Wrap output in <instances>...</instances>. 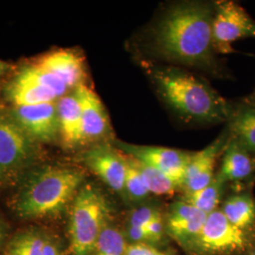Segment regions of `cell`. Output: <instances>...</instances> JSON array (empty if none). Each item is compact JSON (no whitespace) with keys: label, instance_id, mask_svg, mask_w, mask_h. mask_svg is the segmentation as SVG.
<instances>
[{"label":"cell","instance_id":"cell-28","mask_svg":"<svg viewBox=\"0 0 255 255\" xmlns=\"http://www.w3.org/2000/svg\"><path fill=\"white\" fill-rule=\"evenodd\" d=\"M164 225L163 217H159L154 219L146 226V232L151 239V243H160L164 238Z\"/></svg>","mask_w":255,"mask_h":255},{"label":"cell","instance_id":"cell-17","mask_svg":"<svg viewBox=\"0 0 255 255\" xmlns=\"http://www.w3.org/2000/svg\"><path fill=\"white\" fill-rule=\"evenodd\" d=\"M228 129L232 138L255 154V106L244 102V104L233 109L228 120Z\"/></svg>","mask_w":255,"mask_h":255},{"label":"cell","instance_id":"cell-12","mask_svg":"<svg viewBox=\"0 0 255 255\" xmlns=\"http://www.w3.org/2000/svg\"><path fill=\"white\" fill-rule=\"evenodd\" d=\"M208 215L184 201L172 203L166 215L165 229L182 247L192 245L200 236Z\"/></svg>","mask_w":255,"mask_h":255},{"label":"cell","instance_id":"cell-7","mask_svg":"<svg viewBox=\"0 0 255 255\" xmlns=\"http://www.w3.org/2000/svg\"><path fill=\"white\" fill-rule=\"evenodd\" d=\"M250 244L247 231L232 224L221 210L208 215L200 236L191 249L202 255H227L246 250Z\"/></svg>","mask_w":255,"mask_h":255},{"label":"cell","instance_id":"cell-14","mask_svg":"<svg viewBox=\"0 0 255 255\" xmlns=\"http://www.w3.org/2000/svg\"><path fill=\"white\" fill-rule=\"evenodd\" d=\"M35 64L61 79L70 91L84 84L86 72L83 58L74 50H55L41 57Z\"/></svg>","mask_w":255,"mask_h":255},{"label":"cell","instance_id":"cell-24","mask_svg":"<svg viewBox=\"0 0 255 255\" xmlns=\"http://www.w3.org/2000/svg\"><path fill=\"white\" fill-rule=\"evenodd\" d=\"M127 247L125 237L118 229L106 226L99 237L92 255H126Z\"/></svg>","mask_w":255,"mask_h":255},{"label":"cell","instance_id":"cell-22","mask_svg":"<svg viewBox=\"0 0 255 255\" xmlns=\"http://www.w3.org/2000/svg\"><path fill=\"white\" fill-rule=\"evenodd\" d=\"M130 159L150 194H154L156 196H170L173 195L175 192L181 190L180 186L170 177L162 171L132 157H130Z\"/></svg>","mask_w":255,"mask_h":255},{"label":"cell","instance_id":"cell-10","mask_svg":"<svg viewBox=\"0 0 255 255\" xmlns=\"http://www.w3.org/2000/svg\"><path fill=\"white\" fill-rule=\"evenodd\" d=\"M10 116L38 143H52L60 135L56 102L12 106Z\"/></svg>","mask_w":255,"mask_h":255},{"label":"cell","instance_id":"cell-26","mask_svg":"<svg viewBox=\"0 0 255 255\" xmlns=\"http://www.w3.org/2000/svg\"><path fill=\"white\" fill-rule=\"evenodd\" d=\"M162 217L160 211L152 206H142L133 210L128 219V225L138 228L146 229L154 219Z\"/></svg>","mask_w":255,"mask_h":255},{"label":"cell","instance_id":"cell-20","mask_svg":"<svg viewBox=\"0 0 255 255\" xmlns=\"http://www.w3.org/2000/svg\"><path fill=\"white\" fill-rule=\"evenodd\" d=\"M226 183L227 182L221 178V176L217 173L206 187L189 195H184L182 201L201 210L206 215H210L218 210Z\"/></svg>","mask_w":255,"mask_h":255},{"label":"cell","instance_id":"cell-31","mask_svg":"<svg viewBox=\"0 0 255 255\" xmlns=\"http://www.w3.org/2000/svg\"><path fill=\"white\" fill-rule=\"evenodd\" d=\"M11 69H12L11 64L7 63V62H5V61L0 60V77L6 75V74L9 72Z\"/></svg>","mask_w":255,"mask_h":255},{"label":"cell","instance_id":"cell-30","mask_svg":"<svg viewBox=\"0 0 255 255\" xmlns=\"http://www.w3.org/2000/svg\"><path fill=\"white\" fill-rule=\"evenodd\" d=\"M43 255H64V254L56 239L49 236H46Z\"/></svg>","mask_w":255,"mask_h":255},{"label":"cell","instance_id":"cell-25","mask_svg":"<svg viewBox=\"0 0 255 255\" xmlns=\"http://www.w3.org/2000/svg\"><path fill=\"white\" fill-rule=\"evenodd\" d=\"M123 156L126 163L125 194L132 201H144L149 196L150 193L147 190L141 175L132 163L130 157L124 153Z\"/></svg>","mask_w":255,"mask_h":255},{"label":"cell","instance_id":"cell-6","mask_svg":"<svg viewBox=\"0 0 255 255\" xmlns=\"http://www.w3.org/2000/svg\"><path fill=\"white\" fill-rule=\"evenodd\" d=\"M212 35L216 53H234L235 42L255 38V20L237 2L220 1L215 4Z\"/></svg>","mask_w":255,"mask_h":255},{"label":"cell","instance_id":"cell-5","mask_svg":"<svg viewBox=\"0 0 255 255\" xmlns=\"http://www.w3.org/2000/svg\"><path fill=\"white\" fill-rule=\"evenodd\" d=\"M40 157L39 143L10 116L0 113V182H14Z\"/></svg>","mask_w":255,"mask_h":255},{"label":"cell","instance_id":"cell-15","mask_svg":"<svg viewBox=\"0 0 255 255\" xmlns=\"http://www.w3.org/2000/svg\"><path fill=\"white\" fill-rule=\"evenodd\" d=\"M252 154L231 136L223 151L218 173L226 182L243 183L251 181L255 173V157Z\"/></svg>","mask_w":255,"mask_h":255},{"label":"cell","instance_id":"cell-13","mask_svg":"<svg viewBox=\"0 0 255 255\" xmlns=\"http://www.w3.org/2000/svg\"><path fill=\"white\" fill-rule=\"evenodd\" d=\"M76 90L82 107L83 144L98 143L108 138L112 132L109 117L99 96L85 84Z\"/></svg>","mask_w":255,"mask_h":255},{"label":"cell","instance_id":"cell-35","mask_svg":"<svg viewBox=\"0 0 255 255\" xmlns=\"http://www.w3.org/2000/svg\"><path fill=\"white\" fill-rule=\"evenodd\" d=\"M254 157H255V153L254 154Z\"/></svg>","mask_w":255,"mask_h":255},{"label":"cell","instance_id":"cell-34","mask_svg":"<svg viewBox=\"0 0 255 255\" xmlns=\"http://www.w3.org/2000/svg\"><path fill=\"white\" fill-rule=\"evenodd\" d=\"M247 255H255V250H254L253 252H251L250 254H248Z\"/></svg>","mask_w":255,"mask_h":255},{"label":"cell","instance_id":"cell-27","mask_svg":"<svg viewBox=\"0 0 255 255\" xmlns=\"http://www.w3.org/2000/svg\"><path fill=\"white\" fill-rule=\"evenodd\" d=\"M126 255H170L146 243H131L128 245Z\"/></svg>","mask_w":255,"mask_h":255},{"label":"cell","instance_id":"cell-8","mask_svg":"<svg viewBox=\"0 0 255 255\" xmlns=\"http://www.w3.org/2000/svg\"><path fill=\"white\" fill-rule=\"evenodd\" d=\"M117 148L170 177L182 190L185 171L193 152L164 146H141L117 141Z\"/></svg>","mask_w":255,"mask_h":255},{"label":"cell","instance_id":"cell-16","mask_svg":"<svg viewBox=\"0 0 255 255\" xmlns=\"http://www.w3.org/2000/svg\"><path fill=\"white\" fill-rule=\"evenodd\" d=\"M60 136L64 146L74 147L83 144L82 107L77 90L57 102Z\"/></svg>","mask_w":255,"mask_h":255},{"label":"cell","instance_id":"cell-1","mask_svg":"<svg viewBox=\"0 0 255 255\" xmlns=\"http://www.w3.org/2000/svg\"><path fill=\"white\" fill-rule=\"evenodd\" d=\"M215 5L184 1L171 5L155 22L148 35L152 53L175 64L215 67L212 27Z\"/></svg>","mask_w":255,"mask_h":255},{"label":"cell","instance_id":"cell-18","mask_svg":"<svg viewBox=\"0 0 255 255\" xmlns=\"http://www.w3.org/2000/svg\"><path fill=\"white\" fill-rule=\"evenodd\" d=\"M220 210L237 228L247 231L255 224V199L249 193L231 196Z\"/></svg>","mask_w":255,"mask_h":255},{"label":"cell","instance_id":"cell-29","mask_svg":"<svg viewBox=\"0 0 255 255\" xmlns=\"http://www.w3.org/2000/svg\"><path fill=\"white\" fill-rule=\"evenodd\" d=\"M127 235L132 243H146L151 244V239L148 236L146 229L138 228L128 225L127 228Z\"/></svg>","mask_w":255,"mask_h":255},{"label":"cell","instance_id":"cell-9","mask_svg":"<svg viewBox=\"0 0 255 255\" xmlns=\"http://www.w3.org/2000/svg\"><path fill=\"white\" fill-rule=\"evenodd\" d=\"M82 161L112 190L125 194L126 163L118 148L105 143L97 144L83 153Z\"/></svg>","mask_w":255,"mask_h":255},{"label":"cell","instance_id":"cell-4","mask_svg":"<svg viewBox=\"0 0 255 255\" xmlns=\"http://www.w3.org/2000/svg\"><path fill=\"white\" fill-rule=\"evenodd\" d=\"M110 216L108 201L94 184L81 187L74 198L69 220L70 250L73 255H91Z\"/></svg>","mask_w":255,"mask_h":255},{"label":"cell","instance_id":"cell-2","mask_svg":"<svg viewBox=\"0 0 255 255\" xmlns=\"http://www.w3.org/2000/svg\"><path fill=\"white\" fill-rule=\"evenodd\" d=\"M148 72L158 95L187 122L228 121L233 108L219 93L196 75L177 66H152Z\"/></svg>","mask_w":255,"mask_h":255},{"label":"cell","instance_id":"cell-11","mask_svg":"<svg viewBox=\"0 0 255 255\" xmlns=\"http://www.w3.org/2000/svg\"><path fill=\"white\" fill-rule=\"evenodd\" d=\"M231 134L228 128L218 137L209 146L201 151L193 152L191 159L188 163L185 171L184 182L182 191L184 195H189L206 187L213 181L216 174H214L215 166L219 155L228 144Z\"/></svg>","mask_w":255,"mask_h":255},{"label":"cell","instance_id":"cell-21","mask_svg":"<svg viewBox=\"0 0 255 255\" xmlns=\"http://www.w3.org/2000/svg\"><path fill=\"white\" fill-rule=\"evenodd\" d=\"M13 81L33 83L45 87L46 89L54 92L59 100L70 91L67 85L61 79L35 64L23 67L16 74Z\"/></svg>","mask_w":255,"mask_h":255},{"label":"cell","instance_id":"cell-19","mask_svg":"<svg viewBox=\"0 0 255 255\" xmlns=\"http://www.w3.org/2000/svg\"><path fill=\"white\" fill-rule=\"evenodd\" d=\"M6 96L13 106H33L58 100L54 92L49 89L33 83L13 80L6 88Z\"/></svg>","mask_w":255,"mask_h":255},{"label":"cell","instance_id":"cell-33","mask_svg":"<svg viewBox=\"0 0 255 255\" xmlns=\"http://www.w3.org/2000/svg\"><path fill=\"white\" fill-rule=\"evenodd\" d=\"M245 103L255 106V92L253 94V95H251L249 98H247L246 101H245Z\"/></svg>","mask_w":255,"mask_h":255},{"label":"cell","instance_id":"cell-36","mask_svg":"<svg viewBox=\"0 0 255 255\" xmlns=\"http://www.w3.org/2000/svg\"><path fill=\"white\" fill-rule=\"evenodd\" d=\"M0 185H2V184H1V182H0Z\"/></svg>","mask_w":255,"mask_h":255},{"label":"cell","instance_id":"cell-3","mask_svg":"<svg viewBox=\"0 0 255 255\" xmlns=\"http://www.w3.org/2000/svg\"><path fill=\"white\" fill-rule=\"evenodd\" d=\"M84 181V174L71 167L44 166L28 174L11 201L23 219H44L60 215L73 201Z\"/></svg>","mask_w":255,"mask_h":255},{"label":"cell","instance_id":"cell-23","mask_svg":"<svg viewBox=\"0 0 255 255\" xmlns=\"http://www.w3.org/2000/svg\"><path fill=\"white\" fill-rule=\"evenodd\" d=\"M46 236L37 230H27L9 240L3 255H43Z\"/></svg>","mask_w":255,"mask_h":255},{"label":"cell","instance_id":"cell-32","mask_svg":"<svg viewBox=\"0 0 255 255\" xmlns=\"http://www.w3.org/2000/svg\"><path fill=\"white\" fill-rule=\"evenodd\" d=\"M4 240H5V230H4V227H3L2 222L0 221V249H1V247H2L3 243H4Z\"/></svg>","mask_w":255,"mask_h":255}]
</instances>
